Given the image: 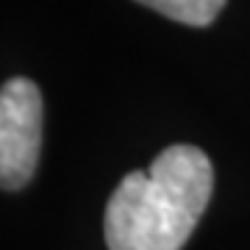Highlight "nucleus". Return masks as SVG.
I'll list each match as a JSON object with an SVG mask.
<instances>
[{
  "label": "nucleus",
  "instance_id": "1",
  "mask_svg": "<svg viewBox=\"0 0 250 250\" xmlns=\"http://www.w3.org/2000/svg\"><path fill=\"white\" fill-rule=\"evenodd\" d=\"M214 189L211 161L195 145H170L147 172H128L106 206L108 250H181Z\"/></svg>",
  "mask_w": 250,
  "mask_h": 250
},
{
  "label": "nucleus",
  "instance_id": "2",
  "mask_svg": "<svg viewBox=\"0 0 250 250\" xmlns=\"http://www.w3.org/2000/svg\"><path fill=\"white\" fill-rule=\"evenodd\" d=\"M42 92L31 78L6 81L0 86V189L31 184L42 147Z\"/></svg>",
  "mask_w": 250,
  "mask_h": 250
},
{
  "label": "nucleus",
  "instance_id": "3",
  "mask_svg": "<svg viewBox=\"0 0 250 250\" xmlns=\"http://www.w3.org/2000/svg\"><path fill=\"white\" fill-rule=\"evenodd\" d=\"M134 3L147 6V9L164 14L167 20H175L189 28L211 25L225 6V0H134Z\"/></svg>",
  "mask_w": 250,
  "mask_h": 250
}]
</instances>
